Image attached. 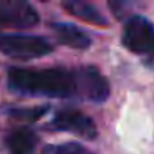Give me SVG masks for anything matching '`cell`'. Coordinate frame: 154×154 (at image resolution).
<instances>
[{
	"label": "cell",
	"instance_id": "obj_1",
	"mask_svg": "<svg viewBox=\"0 0 154 154\" xmlns=\"http://www.w3.org/2000/svg\"><path fill=\"white\" fill-rule=\"evenodd\" d=\"M7 80L8 86L22 94L78 98L76 70H65V68L28 70V68L15 66L8 70Z\"/></svg>",
	"mask_w": 154,
	"mask_h": 154
},
{
	"label": "cell",
	"instance_id": "obj_2",
	"mask_svg": "<svg viewBox=\"0 0 154 154\" xmlns=\"http://www.w3.org/2000/svg\"><path fill=\"white\" fill-rule=\"evenodd\" d=\"M53 50L51 43L37 35H2L0 51L15 60H33L48 55Z\"/></svg>",
	"mask_w": 154,
	"mask_h": 154
},
{
	"label": "cell",
	"instance_id": "obj_3",
	"mask_svg": "<svg viewBox=\"0 0 154 154\" xmlns=\"http://www.w3.org/2000/svg\"><path fill=\"white\" fill-rule=\"evenodd\" d=\"M123 45L136 55H154V23L141 15L129 17L123 28Z\"/></svg>",
	"mask_w": 154,
	"mask_h": 154
},
{
	"label": "cell",
	"instance_id": "obj_4",
	"mask_svg": "<svg viewBox=\"0 0 154 154\" xmlns=\"http://www.w3.org/2000/svg\"><path fill=\"white\" fill-rule=\"evenodd\" d=\"M78 81V98L93 103H103L109 96V85L100 70L94 66L76 68Z\"/></svg>",
	"mask_w": 154,
	"mask_h": 154
},
{
	"label": "cell",
	"instance_id": "obj_5",
	"mask_svg": "<svg viewBox=\"0 0 154 154\" xmlns=\"http://www.w3.org/2000/svg\"><path fill=\"white\" fill-rule=\"evenodd\" d=\"M38 14L28 2L2 0L0 2V25L12 28H28L38 23Z\"/></svg>",
	"mask_w": 154,
	"mask_h": 154
},
{
	"label": "cell",
	"instance_id": "obj_6",
	"mask_svg": "<svg viewBox=\"0 0 154 154\" xmlns=\"http://www.w3.org/2000/svg\"><path fill=\"white\" fill-rule=\"evenodd\" d=\"M51 128L58 131H70L85 139L96 137V126L88 114L78 109H61L55 114L51 121Z\"/></svg>",
	"mask_w": 154,
	"mask_h": 154
},
{
	"label": "cell",
	"instance_id": "obj_7",
	"mask_svg": "<svg viewBox=\"0 0 154 154\" xmlns=\"http://www.w3.org/2000/svg\"><path fill=\"white\" fill-rule=\"evenodd\" d=\"M51 30L55 33V38L60 45H65L68 48L75 50H86L90 48L91 40L81 28H78L73 23H51Z\"/></svg>",
	"mask_w": 154,
	"mask_h": 154
},
{
	"label": "cell",
	"instance_id": "obj_8",
	"mask_svg": "<svg viewBox=\"0 0 154 154\" xmlns=\"http://www.w3.org/2000/svg\"><path fill=\"white\" fill-rule=\"evenodd\" d=\"M38 143V137L33 131L22 128L15 129L7 136V147L10 154H30L33 152L35 146Z\"/></svg>",
	"mask_w": 154,
	"mask_h": 154
},
{
	"label": "cell",
	"instance_id": "obj_9",
	"mask_svg": "<svg viewBox=\"0 0 154 154\" xmlns=\"http://www.w3.org/2000/svg\"><path fill=\"white\" fill-rule=\"evenodd\" d=\"M61 7L66 12H70L71 15L78 17L80 20H85L86 23L100 25V27H106L108 20L101 15V12L98 8H94L91 4H85V2H76V0H68L63 2Z\"/></svg>",
	"mask_w": 154,
	"mask_h": 154
},
{
	"label": "cell",
	"instance_id": "obj_10",
	"mask_svg": "<svg viewBox=\"0 0 154 154\" xmlns=\"http://www.w3.org/2000/svg\"><path fill=\"white\" fill-rule=\"evenodd\" d=\"M43 154H93V152L78 143H63V144L47 146L43 149Z\"/></svg>",
	"mask_w": 154,
	"mask_h": 154
},
{
	"label": "cell",
	"instance_id": "obj_11",
	"mask_svg": "<svg viewBox=\"0 0 154 154\" xmlns=\"http://www.w3.org/2000/svg\"><path fill=\"white\" fill-rule=\"evenodd\" d=\"M47 111V108H35V109H25V111H15V116L17 118H22L25 114L27 116V119H32V121H35V119H38V118L42 116V114Z\"/></svg>",
	"mask_w": 154,
	"mask_h": 154
}]
</instances>
